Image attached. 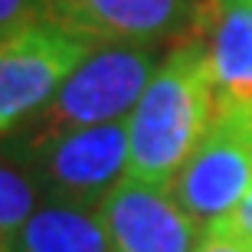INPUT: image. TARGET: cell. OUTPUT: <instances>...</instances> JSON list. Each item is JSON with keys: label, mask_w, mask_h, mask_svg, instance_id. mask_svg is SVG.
I'll return each mask as SVG.
<instances>
[{"label": "cell", "mask_w": 252, "mask_h": 252, "mask_svg": "<svg viewBox=\"0 0 252 252\" xmlns=\"http://www.w3.org/2000/svg\"><path fill=\"white\" fill-rule=\"evenodd\" d=\"M92 46L49 20L0 39V138L27 128Z\"/></svg>", "instance_id": "obj_4"}, {"label": "cell", "mask_w": 252, "mask_h": 252, "mask_svg": "<svg viewBox=\"0 0 252 252\" xmlns=\"http://www.w3.org/2000/svg\"><path fill=\"white\" fill-rule=\"evenodd\" d=\"M252 190V112H216L170 193L200 226L223 220Z\"/></svg>", "instance_id": "obj_5"}, {"label": "cell", "mask_w": 252, "mask_h": 252, "mask_svg": "<svg viewBox=\"0 0 252 252\" xmlns=\"http://www.w3.org/2000/svg\"><path fill=\"white\" fill-rule=\"evenodd\" d=\"M216 118L203 36L177 39L128 115V174L170 184Z\"/></svg>", "instance_id": "obj_1"}, {"label": "cell", "mask_w": 252, "mask_h": 252, "mask_svg": "<svg viewBox=\"0 0 252 252\" xmlns=\"http://www.w3.org/2000/svg\"><path fill=\"white\" fill-rule=\"evenodd\" d=\"M20 154L46 200L98 206L128 174V118L82 128H20Z\"/></svg>", "instance_id": "obj_2"}, {"label": "cell", "mask_w": 252, "mask_h": 252, "mask_svg": "<svg viewBox=\"0 0 252 252\" xmlns=\"http://www.w3.org/2000/svg\"><path fill=\"white\" fill-rule=\"evenodd\" d=\"M46 20L89 43H151L200 33L196 0H46Z\"/></svg>", "instance_id": "obj_6"}, {"label": "cell", "mask_w": 252, "mask_h": 252, "mask_svg": "<svg viewBox=\"0 0 252 252\" xmlns=\"http://www.w3.org/2000/svg\"><path fill=\"white\" fill-rule=\"evenodd\" d=\"M193 252H252V239L229 229L223 220H216V223L203 226V236Z\"/></svg>", "instance_id": "obj_12"}, {"label": "cell", "mask_w": 252, "mask_h": 252, "mask_svg": "<svg viewBox=\"0 0 252 252\" xmlns=\"http://www.w3.org/2000/svg\"><path fill=\"white\" fill-rule=\"evenodd\" d=\"M46 20V0H0V39Z\"/></svg>", "instance_id": "obj_11"}, {"label": "cell", "mask_w": 252, "mask_h": 252, "mask_svg": "<svg viewBox=\"0 0 252 252\" xmlns=\"http://www.w3.org/2000/svg\"><path fill=\"white\" fill-rule=\"evenodd\" d=\"M112 252H193L203 226L184 213L170 184L125 174L98 203Z\"/></svg>", "instance_id": "obj_7"}, {"label": "cell", "mask_w": 252, "mask_h": 252, "mask_svg": "<svg viewBox=\"0 0 252 252\" xmlns=\"http://www.w3.org/2000/svg\"><path fill=\"white\" fill-rule=\"evenodd\" d=\"M0 252H112L98 206L43 200L39 210L0 243Z\"/></svg>", "instance_id": "obj_9"}, {"label": "cell", "mask_w": 252, "mask_h": 252, "mask_svg": "<svg viewBox=\"0 0 252 252\" xmlns=\"http://www.w3.org/2000/svg\"><path fill=\"white\" fill-rule=\"evenodd\" d=\"M216 112H252V0H210L200 20Z\"/></svg>", "instance_id": "obj_8"}, {"label": "cell", "mask_w": 252, "mask_h": 252, "mask_svg": "<svg viewBox=\"0 0 252 252\" xmlns=\"http://www.w3.org/2000/svg\"><path fill=\"white\" fill-rule=\"evenodd\" d=\"M160 65L151 43H95L63 79L33 128H82L128 118Z\"/></svg>", "instance_id": "obj_3"}, {"label": "cell", "mask_w": 252, "mask_h": 252, "mask_svg": "<svg viewBox=\"0 0 252 252\" xmlns=\"http://www.w3.org/2000/svg\"><path fill=\"white\" fill-rule=\"evenodd\" d=\"M46 196L20 154L17 138H0V243L13 236Z\"/></svg>", "instance_id": "obj_10"}]
</instances>
